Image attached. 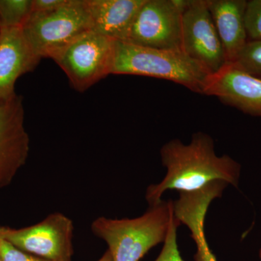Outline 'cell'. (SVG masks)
I'll return each mask as SVG.
<instances>
[{"instance_id": "1", "label": "cell", "mask_w": 261, "mask_h": 261, "mask_svg": "<svg viewBox=\"0 0 261 261\" xmlns=\"http://www.w3.org/2000/svg\"><path fill=\"white\" fill-rule=\"evenodd\" d=\"M161 155L167 173L162 181L147 188L145 197L149 207L160 203L167 190L195 192L216 181L238 186L240 165L226 154L218 156L214 140L202 132L192 136L188 145L179 140L170 141L163 146Z\"/></svg>"}, {"instance_id": "2", "label": "cell", "mask_w": 261, "mask_h": 261, "mask_svg": "<svg viewBox=\"0 0 261 261\" xmlns=\"http://www.w3.org/2000/svg\"><path fill=\"white\" fill-rule=\"evenodd\" d=\"M111 74L171 81L203 95L212 75L183 49H155L121 41H115Z\"/></svg>"}, {"instance_id": "3", "label": "cell", "mask_w": 261, "mask_h": 261, "mask_svg": "<svg viewBox=\"0 0 261 261\" xmlns=\"http://www.w3.org/2000/svg\"><path fill=\"white\" fill-rule=\"evenodd\" d=\"M173 213V201L162 200L136 219L97 218L91 229L107 243L113 261H140L151 249L164 243Z\"/></svg>"}, {"instance_id": "4", "label": "cell", "mask_w": 261, "mask_h": 261, "mask_svg": "<svg viewBox=\"0 0 261 261\" xmlns=\"http://www.w3.org/2000/svg\"><path fill=\"white\" fill-rule=\"evenodd\" d=\"M24 37L36 56L50 58L75 38L92 30L85 0H65L47 13H34L22 27Z\"/></svg>"}, {"instance_id": "5", "label": "cell", "mask_w": 261, "mask_h": 261, "mask_svg": "<svg viewBox=\"0 0 261 261\" xmlns=\"http://www.w3.org/2000/svg\"><path fill=\"white\" fill-rule=\"evenodd\" d=\"M115 41L90 30L50 57L68 76L75 90L84 92L111 74Z\"/></svg>"}, {"instance_id": "6", "label": "cell", "mask_w": 261, "mask_h": 261, "mask_svg": "<svg viewBox=\"0 0 261 261\" xmlns=\"http://www.w3.org/2000/svg\"><path fill=\"white\" fill-rule=\"evenodd\" d=\"M187 0H145L123 42L155 49H183L182 15Z\"/></svg>"}, {"instance_id": "7", "label": "cell", "mask_w": 261, "mask_h": 261, "mask_svg": "<svg viewBox=\"0 0 261 261\" xmlns=\"http://www.w3.org/2000/svg\"><path fill=\"white\" fill-rule=\"evenodd\" d=\"M73 224L61 213L28 227L0 226V238L22 251L53 261H71Z\"/></svg>"}, {"instance_id": "8", "label": "cell", "mask_w": 261, "mask_h": 261, "mask_svg": "<svg viewBox=\"0 0 261 261\" xmlns=\"http://www.w3.org/2000/svg\"><path fill=\"white\" fill-rule=\"evenodd\" d=\"M182 48L211 74L227 63L207 0H187L182 15Z\"/></svg>"}, {"instance_id": "9", "label": "cell", "mask_w": 261, "mask_h": 261, "mask_svg": "<svg viewBox=\"0 0 261 261\" xmlns=\"http://www.w3.org/2000/svg\"><path fill=\"white\" fill-rule=\"evenodd\" d=\"M24 119L21 96L0 105V189L11 183L28 159L30 140Z\"/></svg>"}, {"instance_id": "10", "label": "cell", "mask_w": 261, "mask_h": 261, "mask_svg": "<svg viewBox=\"0 0 261 261\" xmlns=\"http://www.w3.org/2000/svg\"><path fill=\"white\" fill-rule=\"evenodd\" d=\"M204 95L214 96L247 114L261 117V80L233 63H226L211 75Z\"/></svg>"}, {"instance_id": "11", "label": "cell", "mask_w": 261, "mask_h": 261, "mask_svg": "<svg viewBox=\"0 0 261 261\" xmlns=\"http://www.w3.org/2000/svg\"><path fill=\"white\" fill-rule=\"evenodd\" d=\"M227 186L226 182L214 181L197 191L179 192L178 200L173 201L175 217L188 227L196 244L195 261H218L206 240L205 216L211 202L221 197Z\"/></svg>"}, {"instance_id": "12", "label": "cell", "mask_w": 261, "mask_h": 261, "mask_svg": "<svg viewBox=\"0 0 261 261\" xmlns=\"http://www.w3.org/2000/svg\"><path fill=\"white\" fill-rule=\"evenodd\" d=\"M24 37L22 27L0 28V105L16 95L17 80L40 63Z\"/></svg>"}, {"instance_id": "13", "label": "cell", "mask_w": 261, "mask_h": 261, "mask_svg": "<svg viewBox=\"0 0 261 261\" xmlns=\"http://www.w3.org/2000/svg\"><path fill=\"white\" fill-rule=\"evenodd\" d=\"M247 3L246 0H207L227 63H234L249 41L245 25Z\"/></svg>"}, {"instance_id": "14", "label": "cell", "mask_w": 261, "mask_h": 261, "mask_svg": "<svg viewBox=\"0 0 261 261\" xmlns=\"http://www.w3.org/2000/svg\"><path fill=\"white\" fill-rule=\"evenodd\" d=\"M92 30L123 42L145 0H85Z\"/></svg>"}, {"instance_id": "15", "label": "cell", "mask_w": 261, "mask_h": 261, "mask_svg": "<svg viewBox=\"0 0 261 261\" xmlns=\"http://www.w3.org/2000/svg\"><path fill=\"white\" fill-rule=\"evenodd\" d=\"M33 0H0V28L22 27L32 11Z\"/></svg>"}, {"instance_id": "16", "label": "cell", "mask_w": 261, "mask_h": 261, "mask_svg": "<svg viewBox=\"0 0 261 261\" xmlns=\"http://www.w3.org/2000/svg\"><path fill=\"white\" fill-rule=\"evenodd\" d=\"M233 64L261 80V41H248Z\"/></svg>"}, {"instance_id": "17", "label": "cell", "mask_w": 261, "mask_h": 261, "mask_svg": "<svg viewBox=\"0 0 261 261\" xmlns=\"http://www.w3.org/2000/svg\"><path fill=\"white\" fill-rule=\"evenodd\" d=\"M181 224L173 213L167 235L163 243L164 245L159 257L154 261H185L182 258L177 245V228Z\"/></svg>"}, {"instance_id": "18", "label": "cell", "mask_w": 261, "mask_h": 261, "mask_svg": "<svg viewBox=\"0 0 261 261\" xmlns=\"http://www.w3.org/2000/svg\"><path fill=\"white\" fill-rule=\"evenodd\" d=\"M245 25L249 41H261V0L247 1Z\"/></svg>"}, {"instance_id": "19", "label": "cell", "mask_w": 261, "mask_h": 261, "mask_svg": "<svg viewBox=\"0 0 261 261\" xmlns=\"http://www.w3.org/2000/svg\"><path fill=\"white\" fill-rule=\"evenodd\" d=\"M0 257L3 261H53L22 251L1 238Z\"/></svg>"}, {"instance_id": "20", "label": "cell", "mask_w": 261, "mask_h": 261, "mask_svg": "<svg viewBox=\"0 0 261 261\" xmlns=\"http://www.w3.org/2000/svg\"><path fill=\"white\" fill-rule=\"evenodd\" d=\"M65 2V0H33L32 12L47 13L59 8Z\"/></svg>"}, {"instance_id": "21", "label": "cell", "mask_w": 261, "mask_h": 261, "mask_svg": "<svg viewBox=\"0 0 261 261\" xmlns=\"http://www.w3.org/2000/svg\"><path fill=\"white\" fill-rule=\"evenodd\" d=\"M97 261H113L112 255H111L109 250H108L107 251L105 252L104 255Z\"/></svg>"}, {"instance_id": "22", "label": "cell", "mask_w": 261, "mask_h": 261, "mask_svg": "<svg viewBox=\"0 0 261 261\" xmlns=\"http://www.w3.org/2000/svg\"><path fill=\"white\" fill-rule=\"evenodd\" d=\"M0 261H3V260H2L1 257H0Z\"/></svg>"}, {"instance_id": "23", "label": "cell", "mask_w": 261, "mask_h": 261, "mask_svg": "<svg viewBox=\"0 0 261 261\" xmlns=\"http://www.w3.org/2000/svg\"><path fill=\"white\" fill-rule=\"evenodd\" d=\"M260 257H261V250H260Z\"/></svg>"}]
</instances>
